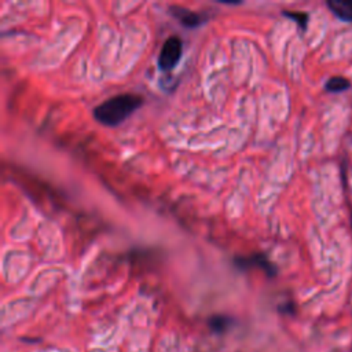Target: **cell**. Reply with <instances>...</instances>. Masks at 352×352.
I'll return each instance as SVG.
<instances>
[{
    "instance_id": "cell-1",
    "label": "cell",
    "mask_w": 352,
    "mask_h": 352,
    "mask_svg": "<svg viewBox=\"0 0 352 352\" xmlns=\"http://www.w3.org/2000/svg\"><path fill=\"white\" fill-rule=\"evenodd\" d=\"M142 104L143 98L138 94H118L95 106L94 117L99 124L106 126H116L124 122Z\"/></svg>"
},
{
    "instance_id": "cell-2",
    "label": "cell",
    "mask_w": 352,
    "mask_h": 352,
    "mask_svg": "<svg viewBox=\"0 0 352 352\" xmlns=\"http://www.w3.org/2000/svg\"><path fill=\"white\" fill-rule=\"evenodd\" d=\"M183 54V43L179 36H169L158 54V66L161 70H172L180 60Z\"/></svg>"
},
{
    "instance_id": "cell-3",
    "label": "cell",
    "mask_w": 352,
    "mask_h": 352,
    "mask_svg": "<svg viewBox=\"0 0 352 352\" xmlns=\"http://www.w3.org/2000/svg\"><path fill=\"white\" fill-rule=\"evenodd\" d=\"M234 264L241 270H248L254 267V268L263 270L268 276L276 275V267L267 258L265 254H261V253H254L248 257H235Z\"/></svg>"
},
{
    "instance_id": "cell-4",
    "label": "cell",
    "mask_w": 352,
    "mask_h": 352,
    "mask_svg": "<svg viewBox=\"0 0 352 352\" xmlns=\"http://www.w3.org/2000/svg\"><path fill=\"white\" fill-rule=\"evenodd\" d=\"M169 12L184 26L188 29H194L198 28L201 23L205 22L206 16L201 12H194L188 8L180 7V6H170L169 7Z\"/></svg>"
},
{
    "instance_id": "cell-5",
    "label": "cell",
    "mask_w": 352,
    "mask_h": 352,
    "mask_svg": "<svg viewBox=\"0 0 352 352\" xmlns=\"http://www.w3.org/2000/svg\"><path fill=\"white\" fill-rule=\"evenodd\" d=\"M326 4L336 16L352 22V0H329Z\"/></svg>"
},
{
    "instance_id": "cell-6",
    "label": "cell",
    "mask_w": 352,
    "mask_h": 352,
    "mask_svg": "<svg viewBox=\"0 0 352 352\" xmlns=\"http://www.w3.org/2000/svg\"><path fill=\"white\" fill-rule=\"evenodd\" d=\"M231 323H232V319L230 316L221 315V314L220 315H213L208 319V326L210 327V330L214 331V333H219V334L226 333L230 329Z\"/></svg>"
},
{
    "instance_id": "cell-7",
    "label": "cell",
    "mask_w": 352,
    "mask_h": 352,
    "mask_svg": "<svg viewBox=\"0 0 352 352\" xmlns=\"http://www.w3.org/2000/svg\"><path fill=\"white\" fill-rule=\"evenodd\" d=\"M349 87H351V81L342 76H333L324 84V89L329 92H342Z\"/></svg>"
},
{
    "instance_id": "cell-8",
    "label": "cell",
    "mask_w": 352,
    "mask_h": 352,
    "mask_svg": "<svg viewBox=\"0 0 352 352\" xmlns=\"http://www.w3.org/2000/svg\"><path fill=\"white\" fill-rule=\"evenodd\" d=\"M283 15H286V16L294 19L302 30L307 29L308 19H309V15H308L307 12H304V11H289V10H283Z\"/></svg>"
}]
</instances>
